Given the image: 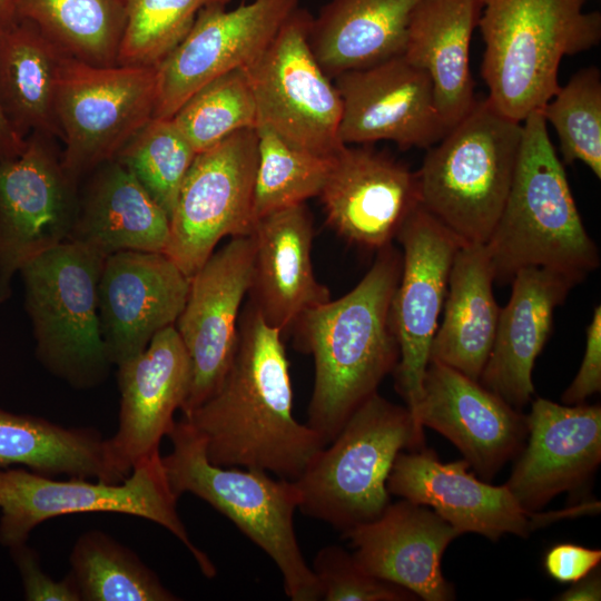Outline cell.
I'll return each mask as SVG.
<instances>
[{"label": "cell", "instance_id": "cell-1", "mask_svg": "<svg viewBox=\"0 0 601 601\" xmlns=\"http://www.w3.org/2000/svg\"><path fill=\"white\" fill-rule=\"evenodd\" d=\"M282 336L248 303L239 315L235 351L223 381L183 418L203 437L211 463L295 481L326 443L293 415Z\"/></svg>", "mask_w": 601, "mask_h": 601}, {"label": "cell", "instance_id": "cell-37", "mask_svg": "<svg viewBox=\"0 0 601 601\" xmlns=\"http://www.w3.org/2000/svg\"><path fill=\"white\" fill-rule=\"evenodd\" d=\"M171 118L197 154L238 130L256 128V102L245 70L235 69L210 80Z\"/></svg>", "mask_w": 601, "mask_h": 601}, {"label": "cell", "instance_id": "cell-2", "mask_svg": "<svg viewBox=\"0 0 601 601\" xmlns=\"http://www.w3.org/2000/svg\"><path fill=\"white\" fill-rule=\"evenodd\" d=\"M401 270L402 254L392 244L378 249L351 292L306 311L289 332L314 359L306 424L326 445L398 362L391 305Z\"/></svg>", "mask_w": 601, "mask_h": 601}, {"label": "cell", "instance_id": "cell-23", "mask_svg": "<svg viewBox=\"0 0 601 601\" xmlns=\"http://www.w3.org/2000/svg\"><path fill=\"white\" fill-rule=\"evenodd\" d=\"M528 443L505 486L520 505L538 512L553 497L580 487L601 462L600 405L532 402Z\"/></svg>", "mask_w": 601, "mask_h": 601}, {"label": "cell", "instance_id": "cell-12", "mask_svg": "<svg viewBox=\"0 0 601 601\" xmlns=\"http://www.w3.org/2000/svg\"><path fill=\"white\" fill-rule=\"evenodd\" d=\"M257 160L256 128L238 130L196 155L170 216L165 250L187 277L221 238L252 233Z\"/></svg>", "mask_w": 601, "mask_h": 601}, {"label": "cell", "instance_id": "cell-3", "mask_svg": "<svg viewBox=\"0 0 601 601\" xmlns=\"http://www.w3.org/2000/svg\"><path fill=\"white\" fill-rule=\"evenodd\" d=\"M540 110L522 121L519 157L501 215L485 243L494 282L511 283L525 267H545L581 280L600 265L562 161Z\"/></svg>", "mask_w": 601, "mask_h": 601}, {"label": "cell", "instance_id": "cell-25", "mask_svg": "<svg viewBox=\"0 0 601 601\" xmlns=\"http://www.w3.org/2000/svg\"><path fill=\"white\" fill-rule=\"evenodd\" d=\"M249 235V304L267 325L287 334L306 311L331 299L313 270L311 213L305 204L274 211L257 219Z\"/></svg>", "mask_w": 601, "mask_h": 601}, {"label": "cell", "instance_id": "cell-26", "mask_svg": "<svg viewBox=\"0 0 601 601\" xmlns=\"http://www.w3.org/2000/svg\"><path fill=\"white\" fill-rule=\"evenodd\" d=\"M580 278L545 267H525L512 279L500 309L492 349L479 382L514 408L534 394V362L552 331L553 314Z\"/></svg>", "mask_w": 601, "mask_h": 601}, {"label": "cell", "instance_id": "cell-40", "mask_svg": "<svg viewBox=\"0 0 601 601\" xmlns=\"http://www.w3.org/2000/svg\"><path fill=\"white\" fill-rule=\"evenodd\" d=\"M326 601H408L417 597L394 583L381 580L355 561L342 546L319 550L312 568Z\"/></svg>", "mask_w": 601, "mask_h": 601}, {"label": "cell", "instance_id": "cell-31", "mask_svg": "<svg viewBox=\"0 0 601 601\" xmlns=\"http://www.w3.org/2000/svg\"><path fill=\"white\" fill-rule=\"evenodd\" d=\"M66 53L29 20L0 29V109L13 131L60 140L56 100Z\"/></svg>", "mask_w": 601, "mask_h": 601}, {"label": "cell", "instance_id": "cell-6", "mask_svg": "<svg viewBox=\"0 0 601 601\" xmlns=\"http://www.w3.org/2000/svg\"><path fill=\"white\" fill-rule=\"evenodd\" d=\"M522 132V122L484 98L427 149L416 173L421 205L463 244L489 239L510 191Z\"/></svg>", "mask_w": 601, "mask_h": 601}, {"label": "cell", "instance_id": "cell-14", "mask_svg": "<svg viewBox=\"0 0 601 601\" xmlns=\"http://www.w3.org/2000/svg\"><path fill=\"white\" fill-rule=\"evenodd\" d=\"M402 245V270L391 318L400 357L395 388L415 424L423 380L437 321L447 294L453 259L463 243L421 204L407 216L396 237Z\"/></svg>", "mask_w": 601, "mask_h": 601}, {"label": "cell", "instance_id": "cell-10", "mask_svg": "<svg viewBox=\"0 0 601 601\" xmlns=\"http://www.w3.org/2000/svg\"><path fill=\"white\" fill-rule=\"evenodd\" d=\"M156 67H99L65 56L56 100L62 164L81 181L152 118Z\"/></svg>", "mask_w": 601, "mask_h": 601}, {"label": "cell", "instance_id": "cell-35", "mask_svg": "<svg viewBox=\"0 0 601 601\" xmlns=\"http://www.w3.org/2000/svg\"><path fill=\"white\" fill-rule=\"evenodd\" d=\"M258 160L253 198V220L304 204L318 196L333 156L298 148L266 127L256 128Z\"/></svg>", "mask_w": 601, "mask_h": 601}, {"label": "cell", "instance_id": "cell-44", "mask_svg": "<svg viewBox=\"0 0 601 601\" xmlns=\"http://www.w3.org/2000/svg\"><path fill=\"white\" fill-rule=\"evenodd\" d=\"M561 601H599L601 600V577L599 566L584 578L574 582L569 589L555 598Z\"/></svg>", "mask_w": 601, "mask_h": 601}, {"label": "cell", "instance_id": "cell-20", "mask_svg": "<svg viewBox=\"0 0 601 601\" xmlns=\"http://www.w3.org/2000/svg\"><path fill=\"white\" fill-rule=\"evenodd\" d=\"M117 432L107 439L111 466L127 477L144 459L159 453L162 436L175 424L190 388L191 365L175 325L162 328L140 354L121 362Z\"/></svg>", "mask_w": 601, "mask_h": 601}, {"label": "cell", "instance_id": "cell-18", "mask_svg": "<svg viewBox=\"0 0 601 601\" xmlns=\"http://www.w3.org/2000/svg\"><path fill=\"white\" fill-rule=\"evenodd\" d=\"M334 83L342 99L344 145L390 140L401 149H428L450 130L428 76L403 55L343 72Z\"/></svg>", "mask_w": 601, "mask_h": 601}, {"label": "cell", "instance_id": "cell-38", "mask_svg": "<svg viewBox=\"0 0 601 601\" xmlns=\"http://www.w3.org/2000/svg\"><path fill=\"white\" fill-rule=\"evenodd\" d=\"M559 138L565 164L581 161L601 178V73L583 68L540 109Z\"/></svg>", "mask_w": 601, "mask_h": 601}, {"label": "cell", "instance_id": "cell-29", "mask_svg": "<svg viewBox=\"0 0 601 601\" xmlns=\"http://www.w3.org/2000/svg\"><path fill=\"white\" fill-rule=\"evenodd\" d=\"M422 0H328L313 17L309 46L331 78L403 55Z\"/></svg>", "mask_w": 601, "mask_h": 601}, {"label": "cell", "instance_id": "cell-16", "mask_svg": "<svg viewBox=\"0 0 601 601\" xmlns=\"http://www.w3.org/2000/svg\"><path fill=\"white\" fill-rule=\"evenodd\" d=\"M465 460L444 463L432 450L401 452L387 479V491L412 503L431 506L460 534L491 541L504 534L526 538L535 529L575 512L540 513L523 509L510 490L492 485L469 471Z\"/></svg>", "mask_w": 601, "mask_h": 601}, {"label": "cell", "instance_id": "cell-43", "mask_svg": "<svg viewBox=\"0 0 601 601\" xmlns=\"http://www.w3.org/2000/svg\"><path fill=\"white\" fill-rule=\"evenodd\" d=\"M601 562V550L574 543L553 545L544 555L546 573L558 582L574 583L588 575Z\"/></svg>", "mask_w": 601, "mask_h": 601}, {"label": "cell", "instance_id": "cell-9", "mask_svg": "<svg viewBox=\"0 0 601 601\" xmlns=\"http://www.w3.org/2000/svg\"><path fill=\"white\" fill-rule=\"evenodd\" d=\"M177 500L160 453L140 461L119 483L79 477L57 481L26 469L0 470V544L10 549L26 543L37 525L56 516L124 513L167 529L188 549L203 574L214 578L216 568L190 540L177 512Z\"/></svg>", "mask_w": 601, "mask_h": 601}, {"label": "cell", "instance_id": "cell-46", "mask_svg": "<svg viewBox=\"0 0 601 601\" xmlns=\"http://www.w3.org/2000/svg\"><path fill=\"white\" fill-rule=\"evenodd\" d=\"M18 3L19 0H0V29L19 20Z\"/></svg>", "mask_w": 601, "mask_h": 601}, {"label": "cell", "instance_id": "cell-17", "mask_svg": "<svg viewBox=\"0 0 601 601\" xmlns=\"http://www.w3.org/2000/svg\"><path fill=\"white\" fill-rule=\"evenodd\" d=\"M253 256L250 235L231 237L190 277L188 296L175 324L191 365L183 414L217 390L229 366L240 304L249 288Z\"/></svg>", "mask_w": 601, "mask_h": 601}, {"label": "cell", "instance_id": "cell-5", "mask_svg": "<svg viewBox=\"0 0 601 601\" xmlns=\"http://www.w3.org/2000/svg\"><path fill=\"white\" fill-rule=\"evenodd\" d=\"M167 436L173 449L162 465L175 495L191 493L228 518L275 562L290 600H321L319 583L296 539L294 513L299 494L294 482L211 463L203 437L184 418L175 422Z\"/></svg>", "mask_w": 601, "mask_h": 601}, {"label": "cell", "instance_id": "cell-22", "mask_svg": "<svg viewBox=\"0 0 601 601\" xmlns=\"http://www.w3.org/2000/svg\"><path fill=\"white\" fill-rule=\"evenodd\" d=\"M318 196L329 227L372 249L391 245L421 204L416 173L383 152L348 145L333 155Z\"/></svg>", "mask_w": 601, "mask_h": 601}, {"label": "cell", "instance_id": "cell-45", "mask_svg": "<svg viewBox=\"0 0 601 601\" xmlns=\"http://www.w3.org/2000/svg\"><path fill=\"white\" fill-rule=\"evenodd\" d=\"M21 139L10 127L0 109V161L16 158L24 148Z\"/></svg>", "mask_w": 601, "mask_h": 601}, {"label": "cell", "instance_id": "cell-8", "mask_svg": "<svg viewBox=\"0 0 601 601\" xmlns=\"http://www.w3.org/2000/svg\"><path fill=\"white\" fill-rule=\"evenodd\" d=\"M105 258L71 240L31 258L19 270L36 354L52 374L77 388L101 383L109 370L98 313Z\"/></svg>", "mask_w": 601, "mask_h": 601}, {"label": "cell", "instance_id": "cell-13", "mask_svg": "<svg viewBox=\"0 0 601 601\" xmlns=\"http://www.w3.org/2000/svg\"><path fill=\"white\" fill-rule=\"evenodd\" d=\"M57 140L32 132L19 156L0 161V304L28 260L69 239L80 181L66 170Z\"/></svg>", "mask_w": 601, "mask_h": 601}, {"label": "cell", "instance_id": "cell-19", "mask_svg": "<svg viewBox=\"0 0 601 601\" xmlns=\"http://www.w3.org/2000/svg\"><path fill=\"white\" fill-rule=\"evenodd\" d=\"M189 280L165 253L124 250L105 258L98 313L111 364L140 354L156 333L176 324Z\"/></svg>", "mask_w": 601, "mask_h": 601}, {"label": "cell", "instance_id": "cell-15", "mask_svg": "<svg viewBox=\"0 0 601 601\" xmlns=\"http://www.w3.org/2000/svg\"><path fill=\"white\" fill-rule=\"evenodd\" d=\"M299 0H252L227 10L205 6L184 39L156 66L154 118H171L210 80L247 67L272 42Z\"/></svg>", "mask_w": 601, "mask_h": 601}, {"label": "cell", "instance_id": "cell-27", "mask_svg": "<svg viewBox=\"0 0 601 601\" xmlns=\"http://www.w3.org/2000/svg\"><path fill=\"white\" fill-rule=\"evenodd\" d=\"M169 235L165 210L116 159L97 166L80 181L68 240L106 258L124 250L165 253Z\"/></svg>", "mask_w": 601, "mask_h": 601}, {"label": "cell", "instance_id": "cell-32", "mask_svg": "<svg viewBox=\"0 0 601 601\" xmlns=\"http://www.w3.org/2000/svg\"><path fill=\"white\" fill-rule=\"evenodd\" d=\"M23 465L53 477L95 479L119 483L108 457L107 439L87 427H65L42 417L0 408V469Z\"/></svg>", "mask_w": 601, "mask_h": 601}, {"label": "cell", "instance_id": "cell-41", "mask_svg": "<svg viewBox=\"0 0 601 601\" xmlns=\"http://www.w3.org/2000/svg\"><path fill=\"white\" fill-rule=\"evenodd\" d=\"M21 577L23 595L28 601H81L79 589L69 573L53 580L40 566L38 554L26 543L10 548Z\"/></svg>", "mask_w": 601, "mask_h": 601}, {"label": "cell", "instance_id": "cell-34", "mask_svg": "<svg viewBox=\"0 0 601 601\" xmlns=\"http://www.w3.org/2000/svg\"><path fill=\"white\" fill-rule=\"evenodd\" d=\"M70 563V573L85 601L178 599L132 551L100 531L79 536Z\"/></svg>", "mask_w": 601, "mask_h": 601}, {"label": "cell", "instance_id": "cell-11", "mask_svg": "<svg viewBox=\"0 0 601 601\" xmlns=\"http://www.w3.org/2000/svg\"><path fill=\"white\" fill-rule=\"evenodd\" d=\"M312 18L297 7L265 50L243 69L256 102L257 127L329 157L344 146L339 139L342 99L309 46Z\"/></svg>", "mask_w": 601, "mask_h": 601}, {"label": "cell", "instance_id": "cell-7", "mask_svg": "<svg viewBox=\"0 0 601 601\" xmlns=\"http://www.w3.org/2000/svg\"><path fill=\"white\" fill-rule=\"evenodd\" d=\"M404 449H424L423 430L406 406L374 393L293 481L298 510L342 532L378 518L390 504L387 479Z\"/></svg>", "mask_w": 601, "mask_h": 601}, {"label": "cell", "instance_id": "cell-21", "mask_svg": "<svg viewBox=\"0 0 601 601\" xmlns=\"http://www.w3.org/2000/svg\"><path fill=\"white\" fill-rule=\"evenodd\" d=\"M416 421L449 439L485 481L518 456L528 437L525 415L459 371L430 361Z\"/></svg>", "mask_w": 601, "mask_h": 601}, {"label": "cell", "instance_id": "cell-36", "mask_svg": "<svg viewBox=\"0 0 601 601\" xmlns=\"http://www.w3.org/2000/svg\"><path fill=\"white\" fill-rule=\"evenodd\" d=\"M196 155L173 118H152L115 159L135 176L170 220Z\"/></svg>", "mask_w": 601, "mask_h": 601}, {"label": "cell", "instance_id": "cell-42", "mask_svg": "<svg viewBox=\"0 0 601 601\" xmlns=\"http://www.w3.org/2000/svg\"><path fill=\"white\" fill-rule=\"evenodd\" d=\"M601 391V307L594 308L591 323L587 327V342L581 366L562 395L565 405L584 403Z\"/></svg>", "mask_w": 601, "mask_h": 601}, {"label": "cell", "instance_id": "cell-24", "mask_svg": "<svg viewBox=\"0 0 601 601\" xmlns=\"http://www.w3.org/2000/svg\"><path fill=\"white\" fill-rule=\"evenodd\" d=\"M459 535L434 511L404 499L390 503L378 518L343 532L363 570L425 601L455 599L441 560Z\"/></svg>", "mask_w": 601, "mask_h": 601}, {"label": "cell", "instance_id": "cell-28", "mask_svg": "<svg viewBox=\"0 0 601 601\" xmlns=\"http://www.w3.org/2000/svg\"><path fill=\"white\" fill-rule=\"evenodd\" d=\"M479 0H422L412 12L403 57L428 76L436 107L451 129L474 106L470 45Z\"/></svg>", "mask_w": 601, "mask_h": 601}, {"label": "cell", "instance_id": "cell-39", "mask_svg": "<svg viewBox=\"0 0 601 601\" xmlns=\"http://www.w3.org/2000/svg\"><path fill=\"white\" fill-rule=\"evenodd\" d=\"M228 1L126 0L118 65L156 67L184 39L205 6Z\"/></svg>", "mask_w": 601, "mask_h": 601}, {"label": "cell", "instance_id": "cell-4", "mask_svg": "<svg viewBox=\"0 0 601 601\" xmlns=\"http://www.w3.org/2000/svg\"><path fill=\"white\" fill-rule=\"evenodd\" d=\"M487 100L522 122L560 88L562 59L601 40V14L585 0H479Z\"/></svg>", "mask_w": 601, "mask_h": 601}, {"label": "cell", "instance_id": "cell-33", "mask_svg": "<svg viewBox=\"0 0 601 601\" xmlns=\"http://www.w3.org/2000/svg\"><path fill=\"white\" fill-rule=\"evenodd\" d=\"M18 18L35 23L66 55L117 66L126 26V0H19Z\"/></svg>", "mask_w": 601, "mask_h": 601}, {"label": "cell", "instance_id": "cell-30", "mask_svg": "<svg viewBox=\"0 0 601 601\" xmlns=\"http://www.w3.org/2000/svg\"><path fill=\"white\" fill-rule=\"evenodd\" d=\"M485 244H463L449 276L444 317L434 335L430 361L479 381L493 346L500 315Z\"/></svg>", "mask_w": 601, "mask_h": 601}]
</instances>
